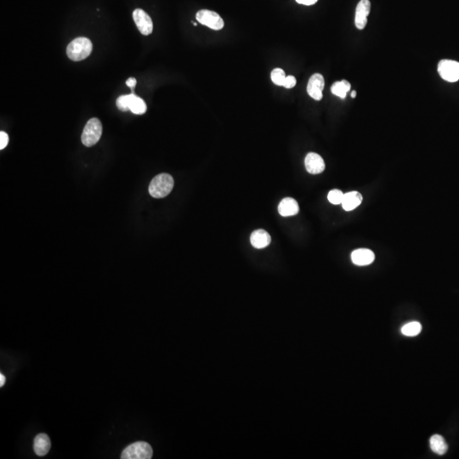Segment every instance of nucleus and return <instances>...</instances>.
<instances>
[{
  "mask_svg": "<svg viewBox=\"0 0 459 459\" xmlns=\"http://www.w3.org/2000/svg\"><path fill=\"white\" fill-rule=\"evenodd\" d=\"M93 44L88 38L79 37L73 40L67 48L68 58L74 62L86 59L91 54Z\"/></svg>",
  "mask_w": 459,
  "mask_h": 459,
  "instance_id": "f257e3e1",
  "label": "nucleus"
},
{
  "mask_svg": "<svg viewBox=\"0 0 459 459\" xmlns=\"http://www.w3.org/2000/svg\"><path fill=\"white\" fill-rule=\"evenodd\" d=\"M174 186V179L170 174H160L151 181L149 193L154 198H162L170 193Z\"/></svg>",
  "mask_w": 459,
  "mask_h": 459,
  "instance_id": "f03ea898",
  "label": "nucleus"
},
{
  "mask_svg": "<svg viewBox=\"0 0 459 459\" xmlns=\"http://www.w3.org/2000/svg\"><path fill=\"white\" fill-rule=\"evenodd\" d=\"M117 107L122 112L131 111L134 114L142 115L148 110L147 104L143 99L135 94L121 95L117 100Z\"/></svg>",
  "mask_w": 459,
  "mask_h": 459,
  "instance_id": "7ed1b4c3",
  "label": "nucleus"
},
{
  "mask_svg": "<svg viewBox=\"0 0 459 459\" xmlns=\"http://www.w3.org/2000/svg\"><path fill=\"white\" fill-rule=\"evenodd\" d=\"M102 135V124L96 118H93L87 122L82 130L81 141L87 148H90L100 141Z\"/></svg>",
  "mask_w": 459,
  "mask_h": 459,
  "instance_id": "20e7f679",
  "label": "nucleus"
},
{
  "mask_svg": "<svg viewBox=\"0 0 459 459\" xmlns=\"http://www.w3.org/2000/svg\"><path fill=\"white\" fill-rule=\"evenodd\" d=\"M153 451L148 442H138L130 445L122 453V459H150L153 458Z\"/></svg>",
  "mask_w": 459,
  "mask_h": 459,
  "instance_id": "39448f33",
  "label": "nucleus"
},
{
  "mask_svg": "<svg viewBox=\"0 0 459 459\" xmlns=\"http://www.w3.org/2000/svg\"><path fill=\"white\" fill-rule=\"evenodd\" d=\"M196 18L201 24L215 31L222 29L225 26L224 21L221 15L209 9H201L197 12Z\"/></svg>",
  "mask_w": 459,
  "mask_h": 459,
  "instance_id": "423d86ee",
  "label": "nucleus"
},
{
  "mask_svg": "<svg viewBox=\"0 0 459 459\" xmlns=\"http://www.w3.org/2000/svg\"><path fill=\"white\" fill-rule=\"evenodd\" d=\"M438 73L445 81L457 82L459 80V62L452 60H442L439 62Z\"/></svg>",
  "mask_w": 459,
  "mask_h": 459,
  "instance_id": "0eeeda50",
  "label": "nucleus"
},
{
  "mask_svg": "<svg viewBox=\"0 0 459 459\" xmlns=\"http://www.w3.org/2000/svg\"><path fill=\"white\" fill-rule=\"evenodd\" d=\"M133 19L143 35H150L153 33V22L150 15L142 9H136L133 12Z\"/></svg>",
  "mask_w": 459,
  "mask_h": 459,
  "instance_id": "6e6552de",
  "label": "nucleus"
},
{
  "mask_svg": "<svg viewBox=\"0 0 459 459\" xmlns=\"http://www.w3.org/2000/svg\"><path fill=\"white\" fill-rule=\"evenodd\" d=\"M325 87V80L321 74H313L307 84V93L315 100L322 99V91Z\"/></svg>",
  "mask_w": 459,
  "mask_h": 459,
  "instance_id": "1a4fd4ad",
  "label": "nucleus"
},
{
  "mask_svg": "<svg viewBox=\"0 0 459 459\" xmlns=\"http://www.w3.org/2000/svg\"><path fill=\"white\" fill-rule=\"evenodd\" d=\"M371 10V3L369 0H361L356 9L355 24L357 29L362 30L365 28L368 23V16Z\"/></svg>",
  "mask_w": 459,
  "mask_h": 459,
  "instance_id": "9d476101",
  "label": "nucleus"
},
{
  "mask_svg": "<svg viewBox=\"0 0 459 459\" xmlns=\"http://www.w3.org/2000/svg\"><path fill=\"white\" fill-rule=\"evenodd\" d=\"M305 165L306 170L311 174H321L325 169L323 158L317 153H308L305 159Z\"/></svg>",
  "mask_w": 459,
  "mask_h": 459,
  "instance_id": "9b49d317",
  "label": "nucleus"
},
{
  "mask_svg": "<svg viewBox=\"0 0 459 459\" xmlns=\"http://www.w3.org/2000/svg\"><path fill=\"white\" fill-rule=\"evenodd\" d=\"M375 259V254L373 251L368 248H359L354 250L351 253V260L356 265L365 266L370 265Z\"/></svg>",
  "mask_w": 459,
  "mask_h": 459,
  "instance_id": "f8f14e48",
  "label": "nucleus"
},
{
  "mask_svg": "<svg viewBox=\"0 0 459 459\" xmlns=\"http://www.w3.org/2000/svg\"><path fill=\"white\" fill-rule=\"evenodd\" d=\"M250 241L253 247L262 249L271 243V235L265 230H256L251 234Z\"/></svg>",
  "mask_w": 459,
  "mask_h": 459,
  "instance_id": "ddd939ff",
  "label": "nucleus"
},
{
  "mask_svg": "<svg viewBox=\"0 0 459 459\" xmlns=\"http://www.w3.org/2000/svg\"><path fill=\"white\" fill-rule=\"evenodd\" d=\"M299 211H300V207H299L297 201L291 197L284 198L283 200L281 201L279 206H278V212L280 215L284 217L296 215Z\"/></svg>",
  "mask_w": 459,
  "mask_h": 459,
  "instance_id": "4468645a",
  "label": "nucleus"
},
{
  "mask_svg": "<svg viewBox=\"0 0 459 459\" xmlns=\"http://www.w3.org/2000/svg\"><path fill=\"white\" fill-rule=\"evenodd\" d=\"M51 448V442L46 434H39L36 436L33 443L35 454L39 457L45 456Z\"/></svg>",
  "mask_w": 459,
  "mask_h": 459,
  "instance_id": "2eb2a0df",
  "label": "nucleus"
},
{
  "mask_svg": "<svg viewBox=\"0 0 459 459\" xmlns=\"http://www.w3.org/2000/svg\"><path fill=\"white\" fill-rule=\"evenodd\" d=\"M362 196L358 191H350L344 195L342 206L345 211H352L361 205Z\"/></svg>",
  "mask_w": 459,
  "mask_h": 459,
  "instance_id": "dca6fc26",
  "label": "nucleus"
},
{
  "mask_svg": "<svg viewBox=\"0 0 459 459\" xmlns=\"http://www.w3.org/2000/svg\"><path fill=\"white\" fill-rule=\"evenodd\" d=\"M431 450L438 455H444L448 452V446L445 439L440 435H434L430 440Z\"/></svg>",
  "mask_w": 459,
  "mask_h": 459,
  "instance_id": "f3484780",
  "label": "nucleus"
},
{
  "mask_svg": "<svg viewBox=\"0 0 459 459\" xmlns=\"http://www.w3.org/2000/svg\"><path fill=\"white\" fill-rule=\"evenodd\" d=\"M351 88L350 82L347 80H342L339 82H335L331 87V91L334 95L338 97L344 99L347 95L348 92Z\"/></svg>",
  "mask_w": 459,
  "mask_h": 459,
  "instance_id": "a211bd4d",
  "label": "nucleus"
},
{
  "mask_svg": "<svg viewBox=\"0 0 459 459\" xmlns=\"http://www.w3.org/2000/svg\"><path fill=\"white\" fill-rule=\"evenodd\" d=\"M422 331V326L418 321H412L409 323L404 325L401 328V333L407 337H414L421 333Z\"/></svg>",
  "mask_w": 459,
  "mask_h": 459,
  "instance_id": "6ab92c4d",
  "label": "nucleus"
},
{
  "mask_svg": "<svg viewBox=\"0 0 459 459\" xmlns=\"http://www.w3.org/2000/svg\"><path fill=\"white\" fill-rule=\"evenodd\" d=\"M286 76H287L285 75V72L281 68H275L273 71L271 72V80L276 85L283 86Z\"/></svg>",
  "mask_w": 459,
  "mask_h": 459,
  "instance_id": "aec40b11",
  "label": "nucleus"
},
{
  "mask_svg": "<svg viewBox=\"0 0 459 459\" xmlns=\"http://www.w3.org/2000/svg\"><path fill=\"white\" fill-rule=\"evenodd\" d=\"M344 195V193L340 190L334 189V190L329 191V193L327 195V199L332 204L339 205V204H341L342 202H343Z\"/></svg>",
  "mask_w": 459,
  "mask_h": 459,
  "instance_id": "412c9836",
  "label": "nucleus"
},
{
  "mask_svg": "<svg viewBox=\"0 0 459 459\" xmlns=\"http://www.w3.org/2000/svg\"><path fill=\"white\" fill-rule=\"evenodd\" d=\"M9 143V136L3 131L0 132V149L3 150Z\"/></svg>",
  "mask_w": 459,
  "mask_h": 459,
  "instance_id": "4be33fe9",
  "label": "nucleus"
},
{
  "mask_svg": "<svg viewBox=\"0 0 459 459\" xmlns=\"http://www.w3.org/2000/svg\"><path fill=\"white\" fill-rule=\"evenodd\" d=\"M296 85V78L294 76H286L285 81L283 87L286 88H294Z\"/></svg>",
  "mask_w": 459,
  "mask_h": 459,
  "instance_id": "5701e85b",
  "label": "nucleus"
},
{
  "mask_svg": "<svg viewBox=\"0 0 459 459\" xmlns=\"http://www.w3.org/2000/svg\"><path fill=\"white\" fill-rule=\"evenodd\" d=\"M136 83H137V81H136L135 77H130V78L126 81V85L129 86V87L131 88V91H132L133 94H134V92H135V88H136Z\"/></svg>",
  "mask_w": 459,
  "mask_h": 459,
  "instance_id": "b1692460",
  "label": "nucleus"
},
{
  "mask_svg": "<svg viewBox=\"0 0 459 459\" xmlns=\"http://www.w3.org/2000/svg\"><path fill=\"white\" fill-rule=\"evenodd\" d=\"M297 3H301V4H304V5H313L315 4L318 0H296Z\"/></svg>",
  "mask_w": 459,
  "mask_h": 459,
  "instance_id": "393cba45",
  "label": "nucleus"
},
{
  "mask_svg": "<svg viewBox=\"0 0 459 459\" xmlns=\"http://www.w3.org/2000/svg\"><path fill=\"white\" fill-rule=\"evenodd\" d=\"M5 383V377L3 376V374H0V386L2 387L3 386V384Z\"/></svg>",
  "mask_w": 459,
  "mask_h": 459,
  "instance_id": "a878e982",
  "label": "nucleus"
},
{
  "mask_svg": "<svg viewBox=\"0 0 459 459\" xmlns=\"http://www.w3.org/2000/svg\"><path fill=\"white\" fill-rule=\"evenodd\" d=\"M351 97L352 98L356 97V91H355V90H353V91L351 92Z\"/></svg>",
  "mask_w": 459,
  "mask_h": 459,
  "instance_id": "bb28decb",
  "label": "nucleus"
}]
</instances>
